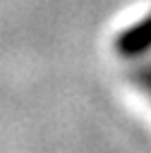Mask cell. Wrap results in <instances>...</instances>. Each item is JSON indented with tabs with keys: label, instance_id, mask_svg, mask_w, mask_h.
Returning <instances> with one entry per match:
<instances>
[{
	"label": "cell",
	"instance_id": "cell-1",
	"mask_svg": "<svg viewBox=\"0 0 151 153\" xmlns=\"http://www.w3.org/2000/svg\"><path fill=\"white\" fill-rule=\"evenodd\" d=\"M115 50L122 57H141L151 50V12L139 19L137 24H132L129 29L120 31L115 38Z\"/></svg>",
	"mask_w": 151,
	"mask_h": 153
},
{
	"label": "cell",
	"instance_id": "cell-2",
	"mask_svg": "<svg viewBox=\"0 0 151 153\" xmlns=\"http://www.w3.org/2000/svg\"><path fill=\"white\" fill-rule=\"evenodd\" d=\"M129 79L134 81V86L151 100V62L149 65H139L129 72Z\"/></svg>",
	"mask_w": 151,
	"mask_h": 153
}]
</instances>
